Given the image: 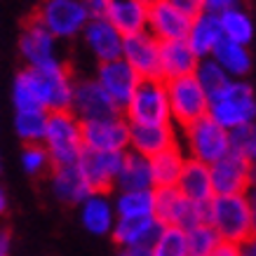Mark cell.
<instances>
[{"instance_id":"obj_1","label":"cell","mask_w":256,"mask_h":256,"mask_svg":"<svg viewBox=\"0 0 256 256\" xmlns=\"http://www.w3.org/2000/svg\"><path fill=\"white\" fill-rule=\"evenodd\" d=\"M207 224L224 242L244 244L256 235V218L252 202L244 195H214L207 202Z\"/></svg>"},{"instance_id":"obj_2","label":"cell","mask_w":256,"mask_h":256,"mask_svg":"<svg viewBox=\"0 0 256 256\" xmlns=\"http://www.w3.org/2000/svg\"><path fill=\"white\" fill-rule=\"evenodd\" d=\"M42 146L50 153L52 167L78 164L85 146H82V122L73 116V110L47 113V130Z\"/></svg>"},{"instance_id":"obj_3","label":"cell","mask_w":256,"mask_h":256,"mask_svg":"<svg viewBox=\"0 0 256 256\" xmlns=\"http://www.w3.org/2000/svg\"><path fill=\"white\" fill-rule=\"evenodd\" d=\"M207 116L228 132H233L242 124L256 122V96L252 85H247L242 78H233L221 92H216L210 99Z\"/></svg>"},{"instance_id":"obj_4","label":"cell","mask_w":256,"mask_h":256,"mask_svg":"<svg viewBox=\"0 0 256 256\" xmlns=\"http://www.w3.org/2000/svg\"><path fill=\"white\" fill-rule=\"evenodd\" d=\"M181 141L186 148V158L200 160L210 167L230 153V132L214 122L210 116L181 127Z\"/></svg>"},{"instance_id":"obj_5","label":"cell","mask_w":256,"mask_h":256,"mask_svg":"<svg viewBox=\"0 0 256 256\" xmlns=\"http://www.w3.org/2000/svg\"><path fill=\"white\" fill-rule=\"evenodd\" d=\"M122 116L130 124H170L172 110L167 82L162 78L141 80L130 104L122 108Z\"/></svg>"},{"instance_id":"obj_6","label":"cell","mask_w":256,"mask_h":256,"mask_svg":"<svg viewBox=\"0 0 256 256\" xmlns=\"http://www.w3.org/2000/svg\"><path fill=\"white\" fill-rule=\"evenodd\" d=\"M33 19L56 40H70L82 33L92 14L82 0H42Z\"/></svg>"},{"instance_id":"obj_7","label":"cell","mask_w":256,"mask_h":256,"mask_svg":"<svg viewBox=\"0 0 256 256\" xmlns=\"http://www.w3.org/2000/svg\"><path fill=\"white\" fill-rule=\"evenodd\" d=\"M28 76L33 80L36 94L42 110L52 113V110H70V101H73V85L76 78L70 76V70L62 62L52 64V66H42V68H28Z\"/></svg>"},{"instance_id":"obj_8","label":"cell","mask_w":256,"mask_h":256,"mask_svg":"<svg viewBox=\"0 0 256 256\" xmlns=\"http://www.w3.org/2000/svg\"><path fill=\"white\" fill-rule=\"evenodd\" d=\"M153 216L162 226H178L184 230H190L195 226L207 224V204L184 198L176 186L153 188Z\"/></svg>"},{"instance_id":"obj_9","label":"cell","mask_w":256,"mask_h":256,"mask_svg":"<svg viewBox=\"0 0 256 256\" xmlns=\"http://www.w3.org/2000/svg\"><path fill=\"white\" fill-rule=\"evenodd\" d=\"M164 82H167V96H170V110L174 124L186 127L210 113V96L195 80V76L164 80Z\"/></svg>"},{"instance_id":"obj_10","label":"cell","mask_w":256,"mask_h":256,"mask_svg":"<svg viewBox=\"0 0 256 256\" xmlns=\"http://www.w3.org/2000/svg\"><path fill=\"white\" fill-rule=\"evenodd\" d=\"M70 110L80 122L101 120V118L120 116L122 110L116 106V101L104 92V87L96 82V78H78L73 85V101Z\"/></svg>"},{"instance_id":"obj_11","label":"cell","mask_w":256,"mask_h":256,"mask_svg":"<svg viewBox=\"0 0 256 256\" xmlns=\"http://www.w3.org/2000/svg\"><path fill=\"white\" fill-rule=\"evenodd\" d=\"M82 146L90 150H130V122L127 118L110 116L82 122Z\"/></svg>"},{"instance_id":"obj_12","label":"cell","mask_w":256,"mask_h":256,"mask_svg":"<svg viewBox=\"0 0 256 256\" xmlns=\"http://www.w3.org/2000/svg\"><path fill=\"white\" fill-rule=\"evenodd\" d=\"M19 52L28 68H42V66H52V64L62 62L59 59V40L36 19H31L24 26L22 38H19Z\"/></svg>"},{"instance_id":"obj_13","label":"cell","mask_w":256,"mask_h":256,"mask_svg":"<svg viewBox=\"0 0 256 256\" xmlns=\"http://www.w3.org/2000/svg\"><path fill=\"white\" fill-rule=\"evenodd\" d=\"M122 59L139 73L141 80L160 78V40L148 28L124 36Z\"/></svg>"},{"instance_id":"obj_14","label":"cell","mask_w":256,"mask_h":256,"mask_svg":"<svg viewBox=\"0 0 256 256\" xmlns=\"http://www.w3.org/2000/svg\"><path fill=\"white\" fill-rule=\"evenodd\" d=\"M94 78L104 87V92L116 101V106L120 110L130 104V99L134 96V92H136V87H139V82H141L139 73L124 62L122 56H120V59H113V62L99 64V70H96Z\"/></svg>"},{"instance_id":"obj_15","label":"cell","mask_w":256,"mask_h":256,"mask_svg":"<svg viewBox=\"0 0 256 256\" xmlns=\"http://www.w3.org/2000/svg\"><path fill=\"white\" fill-rule=\"evenodd\" d=\"M122 158L124 153H118V150H90V148H85L78 160V167L85 174L92 190L108 193L110 188H116V178L120 174V167H122Z\"/></svg>"},{"instance_id":"obj_16","label":"cell","mask_w":256,"mask_h":256,"mask_svg":"<svg viewBox=\"0 0 256 256\" xmlns=\"http://www.w3.org/2000/svg\"><path fill=\"white\" fill-rule=\"evenodd\" d=\"M214 195H244L252 188V162L238 153H228L210 167Z\"/></svg>"},{"instance_id":"obj_17","label":"cell","mask_w":256,"mask_h":256,"mask_svg":"<svg viewBox=\"0 0 256 256\" xmlns=\"http://www.w3.org/2000/svg\"><path fill=\"white\" fill-rule=\"evenodd\" d=\"M80 38H82L85 47L90 50V54L99 64L113 62V59H120V56H122L124 36L118 31L106 16H92V19L87 22V26L82 28Z\"/></svg>"},{"instance_id":"obj_18","label":"cell","mask_w":256,"mask_h":256,"mask_svg":"<svg viewBox=\"0 0 256 256\" xmlns=\"http://www.w3.org/2000/svg\"><path fill=\"white\" fill-rule=\"evenodd\" d=\"M193 16L178 10L170 0H153L148 12V31L153 33L160 42L167 40H186L190 31Z\"/></svg>"},{"instance_id":"obj_19","label":"cell","mask_w":256,"mask_h":256,"mask_svg":"<svg viewBox=\"0 0 256 256\" xmlns=\"http://www.w3.org/2000/svg\"><path fill=\"white\" fill-rule=\"evenodd\" d=\"M174 146H178V136L172 122L170 124H130V150L148 158V160Z\"/></svg>"},{"instance_id":"obj_20","label":"cell","mask_w":256,"mask_h":256,"mask_svg":"<svg viewBox=\"0 0 256 256\" xmlns=\"http://www.w3.org/2000/svg\"><path fill=\"white\" fill-rule=\"evenodd\" d=\"M118 214L116 204L108 193L92 190L85 200L80 202V224L87 233L92 235H110L116 228Z\"/></svg>"},{"instance_id":"obj_21","label":"cell","mask_w":256,"mask_h":256,"mask_svg":"<svg viewBox=\"0 0 256 256\" xmlns=\"http://www.w3.org/2000/svg\"><path fill=\"white\" fill-rule=\"evenodd\" d=\"M150 0H108L104 16L108 19L122 36L146 31Z\"/></svg>"},{"instance_id":"obj_22","label":"cell","mask_w":256,"mask_h":256,"mask_svg":"<svg viewBox=\"0 0 256 256\" xmlns=\"http://www.w3.org/2000/svg\"><path fill=\"white\" fill-rule=\"evenodd\" d=\"M200 56L193 52V47L186 40H167L160 42V78L176 80L193 76L198 68Z\"/></svg>"},{"instance_id":"obj_23","label":"cell","mask_w":256,"mask_h":256,"mask_svg":"<svg viewBox=\"0 0 256 256\" xmlns=\"http://www.w3.org/2000/svg\"><path fill=\"white\" fill-rule=\"evenodd\" d=\"M50 188L59 202L64 204H78L92 193V186L87 184L85 174L80 172L78 164H64V167H52L50 174Z\"/></svg>"},{"instance_id":"obj_24","label":"cell","mask_w":256,"mask_h":256,"mask_svg":"<svg viewBox=\"0 0 256 256\" xmlns=\"http://www.w3.org/2000/svg\"><path fill=\"white\" fill-rule=\"evenodd\" d=\"M176 188H178V193L184 195V198H188V200L207 204L214 198V184H212L210 164L200 162V160H193V158H186Z\"/></svg>"},{"instance_id":"obj_25","label":"cell","mask_w":256,"mask_h":256,"mask_svg":"<svg viewBox=\"0 0 256 256\" xmlns=\"http://www.w3.org/2000/svg\"><path fill=\"white\" fill-rule=\"evenodd\" d=\"M160 230H162V224L156 216L118 218L110 235L120 247H153Z\"/></svg>"},{"instance_id":"obj_26","label":"cell","mask_w":256,"mask_h":256,"mask_svg":"<svg viewBox=\"0 0 256 256\" xmlns=\"http://www.w3.org/2000/svg\"><path fill=\"white\" fill-rule=\"evenodd\" d=\"M221 40H224V31H221L218 14H214V12H204V10H202L200 14L193 16L186 42L193 47V52L200 56V59L212 56L214 47H216Z\"/></svg>"},{"instance_id":"obj_27","label":"cell","mask_w":256,"mask_h":256,"mask_svg":"<svg viewBox=\"0 0 256 256\" xmlns=\"http://www.w3.org/2000/svg\"><path fill=\"white\" fill-rule=\"evenodd\" d=\"M118 190H148L153 188V176H150V160L134 150H124L122 167L116 178Z\"/></svg>"},{"instance_id":"obj_28","label":"cell","mask_w":256,"mask_h":256,"mask_svg":"<svg viewBox=\"0 0 256 256\" xmlns=\"http://www.w3.org/2000/svg\"><path fill=\"white\" fill-rule=\"evenodd\" d=\"M186 162V153L181 150V146L167 148L162 153L150 158V176H153V188H167L176 186L181 170Z\"/></svg>"},{"instance_id":"obj_29","label":"cell","mask_w":256,"mask_h":256,"mask_svg":"<svg viewBox=\"0 0 256 256\" xmlns=\"http://www.w3.org/2000/svg\"><path fill=\"white\" fill-rule=\"evenodd\" d=\"M212 59L230 78H244L249 73V68H252V54H249L247 45H240V42H233V40H226V38L214 47Z\"/></svg>"},{"instance_id":"obj_30","label":"cell","mask_w":256,"mask_h":256,"mask_svg":"<svg viewBox=\"0 0 256 256\" xmlns=\"http://www.w3.org/2000/svg\"><path fill=\"white\" fill-rule=\"evenodd\" d=\"M116 204L118 218H144L153 216V188L148 190H118V195L113 198Z\"/></svg>"},{"instance_id":"obj_31","label":"cell","mask_w":256,"mask_h":256,"mask_svg":"<svg viewBox=\"0 0 256 256\" xmlns=\"http://www.w3.org/2000/svg\"><path fill=\"white\" fill-rule=\"evenodd\" d=\"M218 22H221V31H224L226 40H233V42H240V45H249L252 38H254V22H252V16L240 5L221 12Z\"/></svg>"},{"instance_id":"obj_32","label":"cell","mask_w":256,"mask_h":256,"mask_svg":"<svg viewBox=\"0 0 256 256\" xmlns=\"http://www.w3.org/2000/svg\"><path fill=\"white\" fill-rule=\"evenodd\" d=\"M47 130V110H14V132L28 144H42Z\"/></svg>"},{"instance_id":"obj_33","label":"cell","mask_w":256,"mask_h":256,"mask_svg":"<svg viewBox=\"0 0 256 256\" xmlns=\"http://www.w3.org/2000/svg\"><path fill=\"white\" fill-rule=\"evenodd\" d=\"M193 76H195V80L200 82L202 90L207 92V96H210V99L216 92H221V90H224V87L233 80L224 68H221V66H218L216 62H214V59H212V56H204V59H200V62H198V68H195Z\"/></svg>"},{"instance_id":"obj_34","label":"cell","mask_w":256,"mask_h":256,"mask_svg":"<svg viewBox=\"0 0 256 256\" xmlns=\"http://www.w3.org/2000/svg\"><path fill=\"white\" fill-rule=\"evenodd\" d=\"M153 256H188L186 230L178 226H162L158 240L150 247Z\"/></svg>"},{"instance_id":"obj_35","label":"cell","mask_w":256,"mask_h":256,"mask_svg":"<svg viewBox=\"0 0 256 256\" xmlns=\"http://www.w3.org/2000/svg\"><path fill=\"white\" fill-rule=\"evenodd\" d=\"M221 242L218 233L210 224H200L186 230V244H188V256H210L216 244Z\"/></svg>"},{"instance_id":"obj_36","label":"cell","mask_w":256,"mask_h":256,"mask_svg":"<svg viewBox=\"0 0 256 256\" xmlns=\"http://www.w3.org/2000/svg\"><path fill=\"white\" fill-rule=\"evenodd\" d=\"M230 150L256 164V122L242 124L230 132Z\"/></svg>"},{"instance_id":"obj_37","label":"cell","mask_w":256,"mask_h":256,"mask_svg":"<svg viewBox=\"0 0 256 256\" xmlns=\"http://www.w3.org/2000/svg\"><path fill=\"white\" fill-rule=\"evenodd\" d=\"M22 167L28 176H38L42 172H47L52 167V160H50V153L42 144H28V146L22 150Z\"/></svg>"},{"instance_id":"obj_38","label":"cell","mask_w":256,"mask_h":256,"mask_svg":"<svg viewBox=\"0 0 256 256\" xmlns=\"http://www.w3.org/2000/svg\"><path fill=\"white\" fill-rule=\"evenodd\" d=\"M240 0H202V10L204 12H214V14H221L226 10L238 8Z\"/></svg>"},{"instance_id":"obj_39","label":"cell","mask_w":256,"mask_h":256,"mask_svg":"<svg viewBox=\"0 0 256 256\" xmlns=\"http://www.w3.org/2000/svg\"><path fill=\"white\" fill-rule=\"evenodd\" d=\"M170 2H174L178 10H184L186 14L195 16L202 12V0H170Z\"/></svg>"},{"instance_id":"obj_40","label":"cell","mask_w":256,"mask_h":256,"mask_svg":"<svg viewBox=\"0 0 256 256\" xmlns=\"http://www.w3.org/2000/svg\"><path fill=\"white\" fill-rule=\"evenodd\" d=\"M210 256H242L240 254V244H233V242H218L216 249L212 252Z\"/></svg>"},{"instance_id":"obj_41","label":"cell","mask_w":256,"mask_h":256,"mask_svg":"<svg viewBox=\"0 0 256 256\" xmlns=\"http://www.w3.org/2000/svg\"><path fill=\"white\" fill-rule=\"evenodd\" d=\"M87 5V10H90V14L92 16H104V12H106V5H108V0H82Z\"/></svg>"},{"instance_id":"obj_42","label":"cell","mask_w":256,"mask_h":256,"mask_svg":"<svg viewBox=\"0 0 256 256\" xmlns=\"http://www.w3.org/2000/svg\"><path fill=\"white\" fill-rule=\"evenodd\" d=\"M118 256H153L150 247H120Z\"/></svg>"},{"instance_id":"obj_43","label":"cell","mask_w":256,"mask_h":256,"mask_svg":"<svg viewBox=\"0 0 256 256\" xmlns=\"http://www.w3.org/2000/svg\"><path fill=\"white\" fill-rule=\"evenodd\" d=\"M12 252V235L8 230H0V256H10Z\"/></svg>"},{"instance_id":"obj_44","label":"cell","mask_w":256,"mask_h":256,"mask_svg":"<svg viewBox=\"0 0 256 256\" xmlns=\"http://www.w3.org/2000/svg\"><path fill=\"white\" fill-rule=\"evenodd\" d=\"M240 254L242 256H256V235H252L244 244H240Z\"/></svg>"},{"instance_id":"obj_45","label":"cell","mask_w":256,"mask_h":256,"mask_svg":"<svg viewBox=\"0 0 256 256\" xmlns=\"http://www.w3.org/2000/svg\"><path fill=\"white\" fill-rule=\"evenodd\" d=\"M8 204H10V200H8V193H5V188L0 186V216L8 212Z\"/></svg>"},{"instance_id":"obj_46","label":"cell","mask_w":256,"mask_h":256,"mask_svg":"<svg viewBox=\"0 0 256 256\" xmlns=\"http://www.w3.org/2000/svg\"><path fill=\"white\" fill-rule=\"evenodd\" d=\"M247 198H249V202H252V210H254V218H256V184L247 190Z\"/></svg>"},{"instance_id":"obj_47","label":"cell","mask_w":256,"mask_h":256,"mask_svg":"<svg viewBox=\"0 0 256 256\" xmlns=\"http://www.w3.org/2000/svg\"><path fill=\"white\" fill-rule=\"evenodd\" d=\"M256 184V164H252V186Z\"/></svg>"},{"instance_id":"obj_48","label":"cell","mask_w":256,"mask_h":256,"mask_svg":"<svg viewBox=\"0 0 256 256\" xmlns=\"http://www.w3.org/2000/svg\"><path fill=\"white\" fill-rule=\"evenodd\" d=\"M0 172H2V156H0Z\"/></svg>"},{"instance_id":"obj_49","label":"cell","mask_w":256,"mask_h":256,"mask_svg":"<svg viewBox=\"0 0 256 256\" xmlns=\"http://www.w3.org/2000/svg\"><path fill=\"white\" fill-rule=\"evenodd\" d=\"M150 2H153V0H150Z\"/></svg>"}]
</instances>
